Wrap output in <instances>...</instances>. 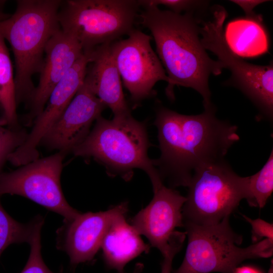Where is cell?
<instances>
[{"mask_svg": "<svg viewBox=\"0 0 273 273\" xmlns=\"http://www.w3.org/2000/svg\"><path fill=\"white\" fill-rule=\"evenodd\" d=\"M212 104L198 115L158 109L154 124L161 151L154 160L160 177L171 188L188 187L194 172L222 159L239 140L237 127L217 118Z\"/></svg>", "mask_w": 273, "mask_h": 273, "instance_id": "6da1fadb", "label": "cell"}, {"mask_svg": "<svg viewBox=\"0 0 273 273\" xmlns=\"http://www.w3.org/2000/svg\"><path fill=\"white\" fill-rule=\"evenodd\" d=\"M139 16L153 36L158 57L167 74L168 98L174 99V86L179 85L199 93L204 108L212 105L209 78L211 74H220L224 67L206 53L199 37V22L192 12L182 15L149 7Z\"/></svg>", "mask_w": 273, "mask_h": 273, "instance_id": "7a4b0ae2", "label": "cell"}, {"mask_svg": "<svg viewBox=\"0 0 273 273\" xmlns=\"http://www.w3.org/2000/svg\"><path fill=\"white\" fill-rule=\"evenodd\" d=\"M62 1L19 0L13 14L0 21V32L11 45L15 64L14 80L17 104H27L39 73L46 45L60 29L58 14Z\"/></svg>", "mask_w": 273, "mask_h": 273, "instance_id": "3957f363", "label": "cell"}, {"mask_svg": "<svg viewBox=\"0 0 273 273\" xmlns=\"http://www.w3.org/2000/svg\"><path fill=\"white\" fill-rule=\"evenodd\" d=\"M93 129L72 152L76 156L92 157L106 167L111 176L125 180L133 170L141 169L148 174L153 190L163 184L154 160L149 158V141L145 123L131 115L109 120L99 117Z\"/></svg>", "mask_w": 273, "mask_h": 273, "instance_id": "277c9868", "label": "cell"}, {"mask_svg": "<svg viewBox=\"0 0 273 273\" xmlns=\"http://www.w3.org/2000/svg\"><path fill=\"white\" fill-rule=\"evenodd\" d=\"M229 217L208 225L183 222L188 245L182 263L173 273H234L246 259L272 256L273 241L267 239L240 247L242 236L232 229Z\"/></svg>", "mask_w": 273, "mask_h": 273, "instance_id": "5b68a950", "label": "cell"}, {"mask_svg": "<svg viewBox=\"0 0 273 273\" xmlns=\"http://www.w3.org/2000/svg\"><path fill=\"white\" fill-rule=\"evenodd\" d=\"M140 7L136 0L62 1L58 17L61 29L86 51L128 35Z\"/></svg>", "mask_w": 273, "mask_h": 273, "instance_id": "8992f818", "label": "cell"}, {"mask_svg": "<svg viewBox=\"0 0 273 273\" xmlns=\"http://www.w3.org/2000/svg\"><path fill=\"white\" fill-rule=\"evenodd\" d=\"M188 187L183 222L218 223L230 216L246 196L245 177L238 175L224 159L196 170Z\"/></svg>", "mask_w": 273, "mask_h": 273, "instance_id": "52a82bcc", "label": "cell"}, {"mask_svg": "<svg viewBox=\"0 0 273 273\" xmlns=\"http://www.w3.org/2000/svg\"><path fill=\"white\" fill-rule=\"evenodd\" d=\"M225 10L218 6L213 11L210 20L199 26L201 43L205 50L213 53L232 76L228 82L237 87L258 109V119L272 122L273 66L249 63L234 54L228 48L223 37V25L227 17Z\"/></svg>", "mask_w": 273, "mask_h": 273, "instance_id": "ba28073f", "label": "cell"}, {"mask_svg": "<svg viewBox=\"0 0 273 273\" xmlns=\"http://www.w3.org/2000/svg\"><path fill=\"white\" fill-rule=\"evenodd\" d=\"M66 153L56 154L30 162L14 171L0 172V196L17 195L60 214L66 221L80 212L66 201L60 178Z\"/></svg>", "mask_w": 273, "mask_h": 273, "instance_id": "9c48e42d", "label": "cell"}, {"mask_svg": "<svg viewBox=\"0 0 273 273\" xmlns=\"http://www.w3.org/2000/svg\"><path fill=\"white\" fill-rule=\"evenodd\" d=\"M151 38L134 28L126 38L110 43L120 77L135 103L153 96V87L158 81L168 82L165 70L152 48Z\"/></svg>", "mask_w": 273, "mask_h": 273, "instance_id": "30bf717a", "label": "cell"}, {"mask_svg": "<svg viewBox=\"0 0 273 273\" xmlns=\"http://www.w3.org/2000/svg\"><path fill=\"white\" fill-rule=\"evenodd\" d=\"M92 60V52L83 54L55 86L33 126L22 145L9 156L8 161L17 166L38 159L37 147L58 120L83 84L87 66Z\"/></svg>", "mask_w": 273, "mask_h": 273, "instance_id": "8fae6325", "label": "cell"}, {"mask_svg": "<svg viewBox=\"0 0 273 273\" xmlns=\"http://www.w3.org/2000/svg\"><path fill=\"white\" fill-rule=\"evenodd\" d=\"M128 210V202H123L106 211L80 213L65 221L57 231L58 248L67 253L73 266L91 261L113 219Z\"/></svg>", "mask_w": 273, "mask_h": 273, "instance_id": "7c38bea8", "label": "cell"}, {"mask_svg": "<svg viewBox=\"0 0 273 273\" xmlns=\"http://www.w3.org/2000/svg\"><path fill=\"white\" fill-rule=\"evenodd\" d=\"M153 191L151 202L132 217L130 224L162 255L175 242L176 228L184 226L182 209L187 198L164 184Z\"/></svg>", "mask_w": 273, "mask_h": 273, "instance_id": "4fadbf2b", "label": "cell"}, {"mask_svg": "<svg viewBox=\"0 0 273 273\" xmlns=\"http://www.w3.org/2000/svg\"><path fill=\"white\" fill-rule=\"evenodd\" d=\"M106 108L84 78L71 102L40 144L66 154L72 152L86 138L93 122Z\"/></svg>", "mask_w": 273, "mask_h": 273, "instance_id": "5bb4252c", "label": "cell"}, {"mask_svg": "<svg viewBox=\"0 0 273 273\" xmlns=\"http://www.w3.org/2000/svg\"><path fill=\"white\" fill-rule=\"evenodd\" d=\"M83 53L77 39L61 29L51 37L45 48L38 85L28 103V124L34 121L42 112L53 88Z\"/></svg>", "mask_w": 273, "mask_h": 273, "instance_id": "9a60e30c", "label": "cell"}, {"mask_svg": "<svg viewBox=\"0 0 273 273\" xmlns=\"http://www.w3.org/2000/svg\"><path fill=\"white\" fill-rule=\"evenodd\" d=\"M85 79L96 96L109 108L114 117L131 114L122 88L121 77L110 51V43L92 50Z\"/></svg>", "mask_w": 273, "mask_h": 273, "instance_id": "2e32d148", "label": "cell"}, {"mask_svg": "<svg viewBox=\"0 0 273 273\" xmlns=\"http://www.w3.org/2000/svg\"><path fill=\"white\" fill-rule=\"evenodd\" d=\"M126 214L116 216L112 221L102 241L101 248L106 266L118 273H124L125 265L150 249L140 235L126 220Z\"/></svg>", "mask_w": 273, "mask_h": 273, "instance_id": "e0dca14e", "label": "cell"}, {"mask_svg": "<svg viewBox=\"0 0 273 273\" xmlns=\"http://www.w3.org/2000/svg\"><path fill=\"white\" fill-rule=\"evenodd\" d=\"M262 19L241 18L229 22L223 37L230 50L238 57L251 58L266 53L268 39Z\"/></svg>", "mask_w": 273, "mask_h": 273, "instance_id": "ac0fdd59", "label": "cell"}, {"mask_svg": "<svg viewBox=\"0 0 273 273\" xmlns=\"http://www.w3.org/2000/svg\"><path fill=\"white\" fill-rule=\"evenodd\" d=\"M12 61L5 39L0 32V107L4 121L11 128L17 125V101Z\"/></svg>", "mask_w": 273, "mask_h": 273, "instance_id": "d6986e66", "label": "cell"}, {"mask_svg": "<svg viewBox=\"0 0 273 273\" xmlns=\"http://www.w3.org/2000/svg\"><path fill=\"white\" fill-rule=\"evenodd\" d=\"M43 223V218L39 216L28 223L19 222L5 210L0 202V256L12 244H29Z\"/></svg>", "mask_w": 273, "mask_h": 273, "instance_id": "ffe728a7", "label": "cell"}, {"mask_svg": "<svg viewBox=\"0 0 273 273\" xmlns=\"http://www.w3.org/2000/svg\"><path fill=\"white\" fill-rule=\"evenodd\" d=\"M246 200L251 206L263 208L273 191V151L262 168L245 177Z\"/></svg>", "mask_w": 273, "mask_h": 273, "instance_id": "44dd1931", "label": "cell"}, {"mask_svg": "<svg viewBox=\"0 0 273 273\" xmlns=\"http://www.w3.org/2000/svg\"><path fill=\"white\" fill-rule=\"evenodd\" d=\"M27 135L24 129L5 128L0 124V172L10 155L23 144Z\"/></svg>", "mask_w": 273, "mask_h": 273, "instance_id": "7402d4cb", "label": "cell"}, {"mask_svg": "<svg viewBox=\"0 0 273 273\" xmlns=\"http://www.w3.org/2000/svg\"><path fill=\"white\" fill-rule=\"evenodd\" d=\"M39 228L29 244L30 252L25 266L21 273H54L46 265L41 254L40 232Z\"/></svg>", "mask_w": 273, "mask_h": 273, "instance_id": "603a6c76", "label": "cell"}, {"mask_svg": "<svg viewBox=\"0 0 273 273\" xmlns=\"http://www.w3.org/2000/svg\"><path fill=\"white\" fill-rule=\"evenodd\" d=\"M138 3L140 7L144 8L163 5L176 14H180L183 11L191 12L205 3L203 1L186 0H139Z\"/></svg>", "mask_w": 273, "mask_h": 273, "instance_id": "cb8c5ba5", "label": "cell"}, {"mask_svg": "<svg viewBox=\"0 0 273 273\" xmlns=\"http://www.w3.org/2000/svg\"><path fill=\"white\" fill-rule=\"evenodd\" d=\"M243 217L252 226V240L254 243L265 238L273 241V225L261 219H252L245 215Z\"/></svg>", "mask_w": 273, "mask_h": 273, "instance_id": "d4e9b609", "label": "cell"}, {"mask_svg": "<svg viewBox=\"0 0 273 273\" xmlns=\"http://www.w3.org/2000/svg\"><path fill=\"white\" fill-rule=\"evenodd\" d=\"M183 244L181 242H176L166 252L162 254L163 259L161 263V273H171L172 260L174 256L180 250Z\"/></svg>", "mask_w": 273, "mask_h": 273, "instance_id": "484cf974", "label": "cell"}, {"mask_svg": "<svg viewBox=\"0 0 273 273\" xmlns=\"http://www.w3.org/2000/svg\"><path fill=\"white\" fill-rule=\"evenodd\" d=\"M231 2L236 4L240 6L244 11L246 14V17L252 18H261L260 15L255 13L253 11L254 9L257 5L266 2V1L262 0H235Z\"/></svg>", "mask_w": 273, "mask_h": 273, "instance_id": "4316f807", "label": "cell"}, {"mask_svg": "<svg viewBox=\"0 0 273 273\" xmlns=\"http://www.w3.org/2000/svg\"><path fill=\"white\" fill-rule=\"evenodd\" d=\"M234 273H261L257 269L249 266L237 267Z\"/></svg>", "mask_w": 273, "mask_h": 273, "instance_id": "83f0119b", "label": "cell"}, {"mask_svg": "<svg viewBox=\"0 0 273 273\" xmlns=\"http://www.w3.org/2000/svg\"><path fill=\"white\" fill-rule=\"evenodd\" d=\"M144 266L142 263H138L135 264L134 269L131 273H141L143 270Z\"/></svg>", "mask_w": 273, "mask_h": 273, "instance_id": "f1b7e54d", "label": "cell"}, {"mask_svg": "<svg viewBox=\"0 0 273 273\" xmlns=\"http://www.w3.org/2000/svg\"><path fill=\"white\" fill-rule=\"evenodd\" d=\"M11 14H7L4 13L0 9V21H3L7 18H8Z\"/></svg>", "mask_w": 273, "mask_h": 273, "instance_id": "f546056e", "label": "cell"}]
</instances>
